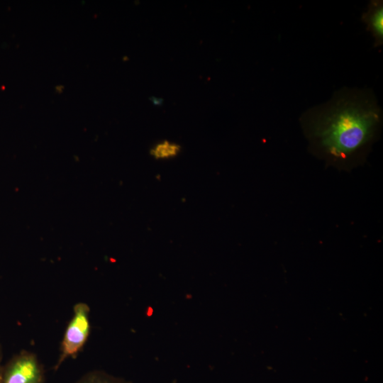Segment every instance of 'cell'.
<instances>
[{
	"mask_svg": "<svg viewBox=\"0 0 383 383\" xmlns=\"http://www.w3.org/2000/svg\"><path fill=\"white\" fill-rule=\"evenodd\" d=\"M75 383H131L123 379L112 376L104 371L94 370L84 374Z\"/></svg>",
	"mask_w": 383,
	"mask_h": 383,
	"instance_id": "6",
	"label": "cell"
},
{
	"mask_svg": "<svg viewBox=\"0 0 383 383\" xmlns=\"http://www.w3.org/2000/svg\"><path fill=\"white\" fill-rule=\"evenodd\" d=\"M181 150L179 144L164 140L155 145L150 150V155L156 160H165L177 156Z\"/></svg>",
	"mask_w": 383,
	"mask_h": 383,
	"instance_id": "5",
	"label": "cell"
},
{
	"mask_svg": "<svg viewBox=\"0 0 383 383\" xmlns=\"http://www.w3.org/2000/svg\"><path fill=\"white\" fill-rule=\"evenodd\" d=\"M381 111L372 95L340 91L327 104L306 113L308 133L318 148L335 159H346L373 138Z\"/></svg>",
	"mask_w": 383,
	"mask_h": 383,
	"instance_id": "1",
	"label": "cell"
},
{
	"mask_svg": "<svg viewBox=\"0 0 383 383\" xmlns=\"http://www.w3.org/2000/svg\"><path fill=\"white\" fill-rule=\"evenodd\" d=\"M89 311V306L85 303L74 305L73 316L66 327L55 370L67 358L76 357L84 346L91 329Z\"/></svg>",
	"mask_w": 383,
	"mask_h": 383,
	"instance_id": "2",
	"label": "cell"
},
{
	"mask_svg": "<svg viewBox=\"0 0 383 383\" xmlns=\"http://www.w3.org/2000/svg\"><path fill=\"white\" fill-rule=\"evenodd\" d=\"M1 360H2V351H1V348L0 346V373L2 368Z\"/></svg>",
	"mask_w": 383,
	"mask_h": 383,
	"instance_id": "8",
	"label": "cell"
},
{
	"mask_svg": "<svg viewBox=\"0 0 383 383\" xmlns=\"http://www.w3.org/2000/svg\"><path fill=\"white\" fill-rule=\"evenodd\" d=\"M151 101H152V103H153L155 105H160V104H161L162 102V99H157V98H155V97H152Z\"/></svg>",
	"mask_w": 383,
	"mask_h": 383,
	"instance_id": "7",
	"label": "cell"
},
{
	"mask_svg": "<svg viewBox=\"0 0 383 383\" xmlns=\"http://www.w3.org/2000/svg\"><path fill=\"white\" fill-rule=\"evenodd\" d=\"M45 372L35 354L21 351L12 357L2 368L0 383H44Z\"/></svg>",
	"mask_w": 383,
	"mask_h": 383,
	"instance_id": "3",
	"label": "cell"
},
{
	"mask_svg": "<svg viewBox=\"0 0 383 383\" xmlns=\"http://www.w3.org/2000/svg\"><path fill=\"white\" fill-rule=\"evenodd\" d=\"M362 21L367 24V30L374 38V46L383 43V4L382 1H371L367 12L362 15Z\"/></svg>",
	"mask_w": 383,
	"mask_h": 383,
	"instance_id": "4",
	"label": "cell"
}]
</instances>
